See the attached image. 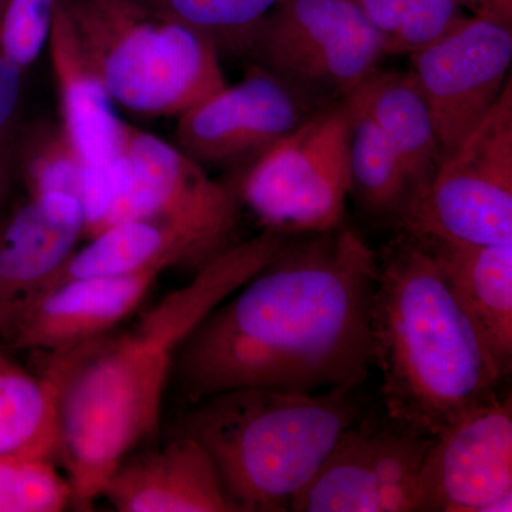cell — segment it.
<instances>
[{"label": "cell", "mask_w": 512, "mask_h": 512, "mask_svg": "<svg viewBox=\"0 0 512 512\" xmlns=\"http://www.w3.org/2000/svg\"><path fill=\"white\" fill-rule=\"evenodd\" d=\"M468 15L512 26V0H456Z\"/></svg>", "instance_id": "30"}, {"label": "cell", "mask_w": 512, "mask_h": 512, "mask_svg": "<svg viewBox=\"0 0 512 512\" xmlns=\"http://www.w3.org/2000/svg\"><path fill=\"white\" fill-rule=\"evenodd\" d=\"M22 174L29 195L62 192L82 202V160L62 123L33 130L23 146Z\"/></svg>", "instance_id": "24"}, {"label": "cell", "mask_w": 512, "mask_h": 512, "mask_svg": "<svg viewBox=\"0 0 512 512\" xmlns=\"http://www.w3.org/2000/svg\"><path fill=\"white\" fill-rule=\"evenodd\" d=\"M72 485L50 458L0 456V512H60Z\"/></svg>", "instance_id": "25"}, {"label": "cell", "mask_w": 512, "mask_h": 512, "mask_svg": "<svg viewBox=\"0 0 512 512\" xmlns=\"http://www.w3.org/2000/svg\"><path fill=\"white\" fill-rule=\"evenodd\" d=\"M512 26L470 15L446 36L410 55L443 153L484 119L511 80Z\"/></svg>", "instance_id": "12"}, {"label": "cell", "mask_w": 512, "mask_h": 512, "mask_svg": "<svg viewBox=\"0 0 512 512\" xmlns=\"http://www.w3.org/2000/svg\"><path fill=\"white\" fill-rule=\"evenodd\" d=\"M512 400L495 396L437 434L420 477L419 512L512 510Z\"/></svg>", "instance_id": "13"}, {"label": "cell", "mask_w": 512, "mask_h": 512, "mask_svg": "<svg viewBox=\"0 0 512 512\" xmlns=\"http://www.w3.org/2000/svg\"><path fill=\"white\" fill-rule=\"evenodd\" d=\"M350 103V194H355L370 214L392 218L400 224L413 201L409 177L379 127L352 100Z\"/></svg>", "instance_id": "22"}, {"label": "cell", "mask_w": 512, "mask_h": 512, "mask_svg": "<svg viewBox=\"0 0 512 512\" xmlns=\"http://www.w3.org/2000/svg\"><path fill=\"white\" fill-rule=\"evenodd\" d=\"M46 47L59 96L60 123L83 164L84 238L90 239L109 227L114 171L126 121L117 117L113 100L60 2Z\"/></svg>", "instance_id": "14"}, {"label": "cell", "mask_w": 512, "mask_h": 512, "mask_svg": "<svg viewBox=\"0 0 512 512\" xmlns=\"http://www.w3.org/2000/svg\"><path fill=\"white\" fill-rule=\"evenodd\" d=\"M83 205L62 192L29 195L0 222V342L84 238Z\"/></svg>", "instance_id": "15"}, {"label": "cell", "mask_w": 512, "mask_h": 512, "mask_svg": "<svg viewBox=\"0 0 512 512\" xmlns=\"http://www.w3.org/2000/svg\"><path fill=\"white\" fill-rule=\"evenodd\" d=\"M106 339L49 353L42 376L30 375L0 356V456L53 460L59 454L66 387Z\"/></svg>", "instance_id": "18"}, {"label": "cell", "mask_w": 512, "mask_h": 512, "mask_svg": "<svg viewBox=\"0 0 512 512\" xmlns=\"http://www.w3.org/2000/svg\"><path fill=\"white\" fill-rule=\"evenodd\" d=\"M505 375L512 367V244L423 239Z\"/></svg>", "instance_id": "19"}, {"label": "cell", "mask_w": 512, "mask_h": 512, "mask_svg": "<svg viewBox=\"0 0 512 512\" xmlns=\"http://www.w3.org/2000/svg\"><path fill=\"white\" fill-rule=\"evenodd\" d=\"M178 265L198 269L190 249L173 231L156 221H121L74 251L40 292L69 279L127 275L153 266L170 269Z\"/></svg>", "instance_id": "21"}, {"label": "cell", "mask_w": 512, "mask_h": 512, "mask_svg": "<svg viewBox=\"0 0 512 512\" xmlns=\"http://www.w3.org/2000/svg\"><path fill=\"white\" fill-rule=\"evenodd\" d=\"M239 205L231 185L212 180L204 165L163 138L124 123L109 227L156 221L187 245L200 269L235 244Z\"/></svg>", "instance_id": "7"}, {"label": "cell", "mask_w": 512, "mask_h": 512, "mask_svg": "<svg viewBox=\"0 0 512 512\" xmlns=\"http://www.w3.org/2000/svg\"><path fill=\"white\" fill-rule=\"evenodd\" d=\"M60 0H3L0 53L28 69L47 46Z\"/></svg>", "instance_id": "26"}, {"label": "cell", "mask_w": 512, "mask_h": 512, "mask_svg": "<svg viewBox=\"0 0 512 512\" xmlns=\"http://www.w3.org/2000/svg\"><path fill=\"white\" fill-rule=\"evenodd\" d=\"M350 100L379 127L399 157L413 188V204L430 183L444 153L429 104L412 73L379 69Z\"/></svg>", "instance_id": "20"}, {"label": "cell", "mask_w": 512, "mask_h": 512, "mask_svg": "<svg viewBox=\"0 0 512 512\" xmlns=\"http://www.w3.org/2000/svg\"><path fill=\"white\" fill-rule=\"evenodd\" d=\"M377 265L370 336L387 417L434 439L507 375L423 241L399 231Z\"/></svg>", "instance_id": "3"}, {"label": "cell", "mask_w": 512, "mask_h": 512, "mask_svg": "<svg viewBox=\"0 0 512 512\" xmlns=\"http://www.w3.org/2000/svg\"><path fill=\"white\" fill-rule=\"evenodd\" d=\"M386 55L383 36L356 0H279L248 59L332 104L352 96Z\"/></svg>", "instance_id": "9"}, {"label": "cell", "mask_w": 512, "mask_h": 512, "mask_svg": "<svg viewBox=\"0 0 512 512\" xmlns=\"http://www.w3.org/2000/svg\"><path fill=\"white\" fill-rule=\"evenodd\" d=\"M433 437L400 426H352L293 498L295 512H419Z\"/></svg>", "instance_id": "11"}, {"label": "cell", "mask_w": 512, "mask_h": 512, "mask_svg": "<svg viewBox=\"0 0 512 512\" xmlns=\"http://www.w3.org/2000/svg\"><path fill=\"white\" fill-rule=\"evenodd\" d=\"M3 190H5V173H3L2 153H0V205H2Z\"/></svg>", "instance_id": "31"}, {"label": "cell", "mask_w": 512, "mask_h": 512, "mask_svg": "<svg viewBox=\"0 0 512 512\" xmlns=\"http://www.w3.org/2000/svg\"><path fill=\"white\" fill-rule=\"evenodd\" d=\"M201 33L220 56L247 57L262 23L279 0H148Z\"/></svg>", "instance_id": "23"}, {"label": "cell", "mask_w": 512, "mask_h": 512, "mask_svg": "<svg viewBox=\"0 0 512 512\" xmlns=\"http://www.w3.org/2000/svg\"><path fill=\"white\" fill-rule=\"evenodd\" d=\"M352 390H227L195 403L183 434L207 451L237 512L291 511L293 498L356 423Z\"/></svg>", "instance_id": "4"}, {"label": "cell", "mask_w": 512, "mask_h": 512, "mask_svg": "<svg viewBox=\"0 0 512 512\" xmlns=\"http://www.w3.org/2000/svg\"><path fill=\"white\" fill-rule=\"evenodd\" d=\"M23 72L25 69L0 53V143L18 109Z\"/></svg>", "instance_id": "28"}, {"label": "cell", "mask_w": 512, "mask_h": 512, "mask_svg": "<svg viewBox=\"0 0 512 512\" xmlns=\"http://www.w3.org/2000/svg\"><path fill=\"white\" fill-rule=\"evenodd\" d=\"M349 99L329 104L241 168L231 185L262 227L286 237L320 234L345 224L350 194Z\"/></svg>", "instance_id": "6"}, {"label": "cell", "mask_w": 512, "mask_h": 512, "mask_svg": "<svg viewBox=\"0 0 512 512\" xmlns=\"http://www.w3.org/2000/svg\"><path fill=\"white\" fill-rule=\"evenodd\" d=\"M377 252L356 229L289 237L184 340L175 369L192 403L242 387L356 389L372 360Z\"/></svg>", "instance_id": "1"}, {"label": "cell", "mask_w": 512, "mask_h": 512, "mask_svg": "<svg viewBox=\"0 0 512 512\" xmlns=\"http://www.w3.org/2000/svg\"><path fill=\"white\" fill-rule=\"evenodd\" d=\"M101 497L121 512H237L207 451L187 434L124 458Z\"/></svg>", "instance_id": "17"}, {"label": "cell", "mask_w": 512, "mask_h": 512, "mask_svg": "<svg viewBox=\"0 0 512 512\" xmlns=\"http://www.w3.org/2000/svg\"><path fill=\"white\" fill-rule=\"evenodd\" d=\"M167 269L153 266L134 274L60 282L26 305L6 345L53 353L103 338L140 305Z\"/></svg>", "instance_id": "16"}, {"label": "cell", "mask_w": 512, "mask_h": 512, "mask_svg": "<svg viewBox=\"0 0 512 512\" xmlns=\"http://www.w3.org/2000/svg\"><path fill=\"white\" fill-rule=\"evenodd\" d=\"M286 239L265 229L235 242L144 313L131 332L106 339L77 370L63 396L59 448L73 507L90 510L121 461L158 429L165 387L184 340L258 274Z\"/></svg>", "instance_id": "2"}, {"label": "cell", "mask_w": 512, "mask_h": 512, "mask_svg": "<svg viewBox=\"0 0 512 512\" xmlns=\"http://www.w3.org/2000/svg\"><path fill=\"white\" fill-rule=\"evenodd\" d=\"M410 2L412 0H356L366 18L383 36L386 47Z\"/></svg>", "instance_id": "29"}, {"label": "cell", "mask_w": 512, "mask_h": 512, "mask_svg": "<svg viewBox=\"0 0 512 512\" xmlns=\"http://www.w3.org/2000/svg\"><path fill=\"white\" fill-rule=\"evenodd\" d=\"M326 106L251 63L244 79L177 117V147L204 167L244 168Z\"/></svg>", "instance_id": "10"}, {"label": "cell", "mask_w": 512, "mask_h": 512, "mask_svg": "<svg viewBox=\"0 0 512 512\" xmlns=\"http://www.w3.org/2000/svg\"><path fill=\"white\" fill-rule=\"evenodd\" d=\"M114 104L178 117L227 86L207 37L148 0H60Z\"/></svg>", "instance_id": "5"}, {"label": "cell", "mask_w": 512, "mask_h": 512, "mask_svg": "<svg viewBox=\"0 0 512 512\" xmlns=\"http://www.w3.org/2000/svg\"><path fill=\"white\" fill-rule=\"evenodd\" d=\"M400 231L460 244H512V82L443 160Z\"/></svg>", "instance_id": "8"}, {"label": "cell", "mask_w": 512, "mask_h": 512, "mask_svg": "<svg viewBox=\"0 0 512 512\" xmlns=\"http://www.w3.org/2000/svg\"><path fill=\"white\" fill-rule=\"evenodd\" d=\"M3 0H0V9H2Z\"/></svg>", "instance_id": "32"}, {"label": "cell", "mask_w": 512, "mask_h": 512, "mask_svg": "<svg viewBox=\"0 0 512 512\" xmlns=\"http://www.w3.org/2000/svg\"><path fill=\"white\" fill-rule=\"evenodd\" d=\"M456 0H412L387 43V55H413L468 18Z\"/></svg>", "instance_id": "27"}]
</instances>
